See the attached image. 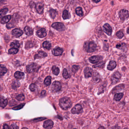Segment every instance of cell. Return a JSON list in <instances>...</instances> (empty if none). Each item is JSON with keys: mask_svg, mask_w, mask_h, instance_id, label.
Returning <instances> with one entry per match:
<instances>
[{"mask_svg": "<svg viewBox=\"0 0 129 129\" xmlns=\"http://www.w3.org/2000/svg\"><path fill=\"white\" fill-rule=\"evenodd\" d=\"M59 105L63 110H65L71 107L72 103L69 97H63L59 100Z\"/></svg>", "mask_w": 129, "mask_h": 129, "instance_id": "6da1fadb", "label": "cell"}, {"mask_svg": "<svg viewBox=\"0 0 129 129\" xmlns=\"http://www.w3.org/2000/svg\"><path fill=\"white\" fill-rule=\"evenodd\" d=\"M96 44L92 41L86 42L83 46L84 50L88 53L94 52L96 51Z\"/></svg>", "mask_w": 129, "mask_h": 129, "instance_id": "7a4b0ae2", "label": "cell"}, {"mask_svg": "<svg viewBox=\"0 0 129 129\" xmlns=\"http://www.w3.org/2000/svg\"><path fill=\"white\" fill-rule=\"evenodd\" d=\"M61 88L62 86L60 83L58 81H55L52 83L51 88L52 91L53 93H55L60 91Z\"/></svg>", "mask_w": 129, "mask_h": 129, "instance_id": "3957f363", "label": "cell"}, {"mask_svg": "<svg viewBox=\"0 0 129 129\" xmlns=\"http://www.w3.org/2000/svg\"><path fill=\"white\" fill-rule=\"evenodd\" d=\"M121 76L118 71H116L113 73L111 77V80L112 83L113 84H116L118 83L120 80Z\"/></svg>", "mask_w": 129, "mask_h": 129, "instance_id": "277c9868", "label": "cell"}, {"mask_svg": "<svg viewBox=\"0 0 129 129\" xmlns=\"http://www.w3.org/2000/svg\"><path fill=\"white\" fill-rule=\"evenodd\" d=\"M71 112L73 114H80L83 112V108L80 104H76L73 108Z\"/></svg>", "mask_w": 129, "mask_h": 129, "instance_id": "5b68a950", "label": "cell"}, {"mask_svg": "<svg viewBox=\"0 0 129 129\" xmlns=\"http://www.w3.org/2000/svg\"><path fill=\"white\" fill-rule=\"evenodd\" d=\"M52 27L58 31L62 32L65 30L64 24L60 22H55L52 25Z\"/></svg>", "mask_w": 129, "mask_h": 129, "instance_id": "8992f818", "label": "cell"}, {"mask_svg": "<svg viewBox=\"0 0 129 129\" xmlns=\"http://www.w3.org/2000/svg\"><path fill=\"white\" fill-rule=\"evenodd\" d=\"M119 16L122 20L124 21L128 18L129 17L128 11L125 9H123L120 11Z\"/></svg>", "mask_w": 129, "mask_h": 129, "instance_id": "52a82bcc", "label": "cell"}, {"mask_svg": "<svg viewBox=\"0 0 129 129\" xmlns=\"http://www.w3.org/2000/svg\"><path fill=\"white\" fill-rule=\"evenodd\" d=\"M38 68L37 65L34 63L28 65L26 67V69L28 73H32L36 71Z\"/></svg>", "mask_w": 129, "mask_h": 129, "instance_id": "ba28073f", "label": "cell"}, {"mask_svg": "<svg viewBox=\"0 0 129 129\" xmlns=\"http://www.w3.org/2000/svg\"><path fill=\"white\" fill-rule=\"evenodd\" d=\"M63 49L59 47H57L53 49L52 51L53 54L56 56L61 55L63 54Z\"/></svg>", "mask_w": 129, "mask_h": 129, "instance_id": "9c48e42d", "label": "cell"}, {"mask_svg": "<svg viewBox=\"0 0 129 129\" xmlns=\"http://www.w3.org/2000/svg\"><path fill=\"white\" fill-rule=\"evenodd\" d=\"M84 72L86 78H90L93 75V70L91 68L87 67L84 70Z\"/></svg>", "mask_w": 129, "mask_h": 129, "instance_id": "30bf717a", "label": "cell"}, {"mask_svg": "<svg viewBox=\"0 0 129 129\" xmlns=\"http://www.w3.org/2000/svg\"><path fill=\"white\" fill-rule=\"evenodd\" d=\"M104 31L108 35L110 36L111 35L112 32V30L111 27H110V26L108 24H105L103 26Z\"/></svg>", "mask_w": 129, "mask_h": 129, "instance_id": "8fae6325", "label": "cell"}, {"mask_svg": "<svg viewBox=\"0 0 129 129\" xmlns=\"http://www.w3.org/2000/svg\"><path fill=\"white\" fill-rule=\"evenodd\" d=\"M102 59L101 56H94L91 57L89 58V62L92 64H95L99 62L100 60Z\"/></svg>", "mask_w": 129, "mask_h": 129, "instance_id": "7c38bea8", "label": "cell"}, {"mask_svg": "<svg viewBox=\"0 0 129 129\" xmlns=\"http://www.w3.org/2000/svg\"><path fill=\"white\" fill-rule=\"evenodd\" d=\"M36 11L38 13L42 14L43 13L44 8V4L42 2H38L36 4Z\"/></svg>", "mask_w": 129, "mask_h": 129, "instance_id": "4fadbf2b", "label": "cell"}, {"mask_svg": "<svg viewBox=\"0 0 129 129\" xmlns=\"http://www.w3.org/2000/svg\"><path fill=\"white\" fill-rule=\"evenodd\" d=\"M23 33V31L21 30L18 28L14 29L13 30L12 32L13 35L16 38L19 37L21 36L22 35Z\"/></svg>", "mask_w": 129, "mask_h": 129, "instance_id": "5bb4252c", "label": "cell"}, {"mask_svg": "<svg viewBox=\"0 0 129 129\" xmlns=\"http://www.w3.org/2000/svg\"><path fill=\"white\" fill-rule=\"evenodd\" d=\"M37 34L39 37L40 38H43L46 36L47 33L45 28H42L37 31Z\"/></svg>", "mask_w": 129, "mask_h": 129, "instance_id": "9a60e30c", "label": "cell"}, {"mask_svg": "<svg viewBox=\"0 0 129 129\" xmlns=\"http://www.w3.org/2000/svg\"><path fill=\"white\" fill-rule=\"evenodd\" d=\"M53 125V122L51 120H49L44 122L43 124V127L44 128L51 129L52 128Z\"/></svg>", "mask_w": 129, "mask_h": 129, "instance_id": "2e32d148", "label": "cell"}, {"mask_svg": "<svg viewBox=\"0 0 129 129\" xmlns=\"http://www.w3.org/2000/svg\"><path fill=\"white\" fill-rule=\"evenodd\" d=\"M117 65V64L116 61H110L109 63V64L107 66V69L110 71H112L116 68Z\"/></svg>", "mask_w": 129, "mask_h": 129, "instance_id": "e0dca14e", "label": "cell"}, {"mask_svg": "<svg viewBox=\"0 0 129 129\" xmlns=\"http://www.w3.org/2000/svg\"><path fill=\"white\" fill-rule=\"evenodd\" d=\"M47 56V53L41 51L39 52L37 54H36L35 56V59L41 58H43Z\"/></svg>", "mask_w": 129, "mask_h": 129, "instance_id": "ac0fdd59", "label": "cell"}, {"mask_svg": "<svg viewBox=\"0 0 129 129\" xmlns=\"http://www.w3.org/2000/svg\"><path fill=\"white\" fill-rule=\"evenodd\" d=\"M8 104V101L3 97H0V106L2 108H5Z\"/></svg>", "mask_w": 129, "mask_h": 129, "instance_id": "d6986e66", "label": "cell"}, {"mask_svg": "<svg viewBox=\"0 0 129 129\" xmlns=\"http://www.w3.org/2000/svg\"><path fill=\"white\" fill-rule=\"evenodd\" d=\"M24 32L26 35L28 36H30L33 34V30L32 28L28 26H26L24 29Z\"/></svg>", "mask_w": 129, "mask_h": 129, "instance_id": "ffe728a7", "label": "cell"}, {"mask_svg": "<svg viewBox=\"0 0 129 129\" xmlns=\"http://www.w3.org/2000/svg\"><path fill=\"white\" fill-rule=\"evenodd\" d=\"M11 18L12 17L10 15H8V16H4L1 19L0 22L2 24H6L10 21V20L11 19Z\"/></svg>", "mask_w": 129, "mask_h": 129, "instance_id": "44dd1931", "label": "cell"}, {"mask_svg": "<svg viewBox=\"0 0 129 129\" xmlns=\"http://www.w3.org/2000/svg\"><path fill=\"white\" fill-rule=\"evenodd\" d=\"M14 77L17 79H21L24 78V73L22 72L19 71H17L16 72L14 73Z\"/></svg>", "mask_w": 129, "mask_h": 129, "instance_id": "7402d4cb", "label": "cell"}, {"mask_svg": "<svg viewBox=\"0 0 129 129\" xmlns=\"http://www.w3.org/2000/svg\"><path fill=\"white\" fill-rule=\"evenodd\" d=\"M7 72V69L3 65H0V76H3Z\"/></svg>", "mask_w": 129, "mask_h": 129, "instance_id": "603a6c76", "label": "cell"}, {"mask_svg": "<svg viewBox=\"0 0 129 129\" xmlns=\"http://www.w3.org/2000/svg\"><path fill=\"white\" fill-rule=\"evenodd\" d=\"M62 17L64 20L69 19L71 18V15L67 10H65L64 12H63Z\"/></svg>", "mask_w": 129, "mask_h": 129, "instance_id": "cb8c5ba5", "label": "cell"}, {"mask_svg": "<svg viewBox=\"0 0 129 129\" xmlns=\"http://www.w3.org/2000/svg\"><path fill=\"white\" fill-rule=\"evenodd\" d=\"M49 14L52 18L54 19L57 15L58 13L56 10L51 9L49 11Z\"/></svg>", "mask_w": 129, "mask_h": 129, "instance_id": "d4e9b609", "label": "cell"}, {"mask_svg": "<svg viewBox=\"0 0 129 129\" xmlns=\"http://www.w3.org/2000/svg\"><path fill=\"white\" fill-rule=\"evenodd\" d=\"M123 93H117V94H116L114 97V100H115V101H117V102L120 101V100L123 97Z\"/></svg>", "mask_w": 129, "mask_h": 129, "instance_id": "484cf974", "label": "cell"}, {"mask_svg": "<svg viewBox=\"0 0 129 129\" xmlns=\"http://www.w3.org/2000/svg\"><path fill=\"white\" fill-rule=\"evenodd\" d=\"M43 47L44 49L49 50L52 48V45L51 43L48 41L44 42L43 44Z\"/></svg>", "mask_w": 129, "mask_h": 129, "instance_id": "4316f807", "label": "cell"}, {"mask_svg": "<svg viewBox=\"0 0 129 129\" xmlns=\"http://www.w3.org/2000/svg\"><path fill=\"white\" fill-rule=\"evenodd\" d=\"M100 76L99 73L97 72V71H95L93 73V80L94 81L98 82L100 80Z\"/></svg>", "mask_w": 129, "mask_h": 129, "instance_id": "83f0119b", "label": "cell"}, {"mask_svg": "<svg viewBox=\"0 0 129 129\" xmlns=\"http://www.w3.org/2000/svg\"><path fill=\"white\" fill-rule=\"evenodd\" d=\"M52 71L53 73L55 75H58L59 73V68L55 65H53L52 67Z\"/></svg>", "mask_w": 129, "mask_h": 129, "instance_id": "f1b7e54d", "label": "cell"}, {"mask_svg": "<svg viewBox=\"0 0 129 129\" xmlns=\"http://www.w3.org/2000/svg\"><path fill=\"white\" fill-rule=\"evenodd\" d=\"M20 44L19 42L17 41H14L13 42L10 44V47L12 48L18 49L19 47Z\"/></svg>", "mask_w": 129, "mask_h": 129, "instance_id": "f546056e", "label": "cell"}, {"mask_svg": "<svg viewBox=\"0 0 129 129\" xmlns=\"http://www.w3.org/2000/svg\"><path fill=\"white\" fill-rule=\"evenodd\" d=\"M76 14L78 16L80 17L83 16V13L82 11V9L81 7H78L76 8L75 10Z\"/></svg>", "mask_w": 129, "mask_h": 129, "instance_id": "4dcf8cb0", "label": "cell"}, {"mask_svg": "<svg viewBox=\"0 0 129 129\" xmlns=\"http://www.w3.org/2000/svg\"><path fill=\"white\" fill-rule=\"evenodd\" d=\"M52 78L51 76L47 77L44 81V84L47 86H49L51 82Z\"/></svg>", "mask_w": 129, "mask_h": 129, "instance_id": "1f68e13d", "label": "cell"}, {"mask_svg": "<svg viewBox=\"0 0 129 129\" xmlns=\"http://www.w3.org/2000/svg\"><path fill=\"white\" fill-rule=\"evenodd\" d=\"M8 10L7 8L2 9L0 11V18H2L6 15L8 12Z\"/></svg>", "mask_w": 129, "mask_h": 129, "instance_id": "d6a6232c", "label": "cell"}, {"mask_svg": "<svg viewBox=\"0 0 129 129\" xmlns=\"http://www.w3.org/2000/svg\"><path fill=\"white\" fill-rule=\"evenodd\" d=\"M63 77L64 78L67 79L71 77V75L68 73V71L66 69H64L63 73Z\"/></svg>", "mask_w": 129, "mask_h": 129, "instance_id": "836d02e7", "label": "cell"}, {"mask_svg": "<svg viewBox=\"0 0 129 129\" xmlns=\"http://www.w3.org/2000/svg\"><path fill=\"white\" fill-rule=\"evenodd\" d=\"M18 52V49L13 48L9 50L8 53L10 54H16Z\"/></svg>", "mask_w": 129, "mask_h": 129, "instance_id": "e575fe53", "label": "cell"}, {"mask_svg": "<svg viewBox=\"0 0 129 129\" xmlns=\"http://www.w3.org/2000/svg\"><path fill=\"white\" fill-rule=\"evenodd\" d=\"M16 98L19 101H22L24 100L25 98L24 95L21 94L19 95L18 96H17Z\"/></svg>", "mask_w": 129, "mask_h": 129, "instance_id": "d590c367", "label": "cell"}, {"mask_svg": "<svg viewBox=\"0 0 129 129\" xmlns=\"http://www.w3.org/2000/svg\"><path fill=\"white\" fill-rule=\"evenodd\" d=\"M79 68H80V67H79L78 65H73L72 67V71L74 73H75L77 72V71L78 70Z\"/></svg>", "mask_w": 129, "mask_h": 129, "instance_id": "8d00e7d4", "label": "cell"}, {"mask_svg": "<svg viewBox=\"0 0 129 129\" xmlns=\"http://www.w3.org/2000/svg\"><path fill=\"white\" fill-rule=\"evenodd\" d=\"M104 63L103 61H101L100 63H98V64L96 65L93 66V67L94 68H100V67H102V66H103L104 64Z\"/></svg>", "mask_w": 129, "mask_h": 129, "instance_id": "74e56055", "label": "cell"}, {"mask_svg": "<svg viewBox=\"0 0 129 129\" xmlns=\"http://www.w3.org/2000/svg\"><path fill=\"white\" fill-rule=\"evenodd\" d=\"M116 36L119 39H121L124 36L123 33L122 31H119L118 32L116 33Z\"/></svg>", "mask_w": 129, "mask_h": 129, "instance_id": "f35d334b", "label": "cell"}, {"mask_svg": "<svg viewBox=\"0 0 129 129\" xmlns=\"http://www.w3.org/2000/svg\"><path fill=\"white\" fill-rule=\"evenodd\" d=\"M25 104V103H23L20 104V105H18V106L13 108V110H20V109H22L24 106Z\"/></svg>", "mask_w": 129, "mask_h": 129, "instance_id": "ab89813d", "label": "cell"}, {"mask_svg": "<svg viewBox=\"0 0 129 129\" xmlns=\"http://www.w3.org/2000/svg\"><path fill=\"white\" fill-rule=\"evenodd\" d=\"M36 87L35 84H32L30 86L29 88L31 91H34L36 89Z\"/></svg>", "mask_w": 129, "mask_h": 129, "instance_id": "60d3db41", "label": "cell"}, {"mask_svg": "<svg viewBox=\"0 0 129 129\" xmlns=\"http://www.w3.org/2000/svg\"><path fill=\"white\" fill-rule=\"evenodd\" d=\"M125 45L123 43L118 44L116 45V47L118 49H122L123 48L124 46Z\"/></svg>", "mask_w": 129, "mask_h": 129, "instance_id": "b9f144b4", "label": "cell"}, {"mask_svg": "<svg viewBox=\"0 0 129 129\" xmlns=\"http://www.w3.org/2000/svg\"><path fill=\"white\" fill-rule=\"evenodd\" d=\"M14 27V26H13V24H11V23H8L6 26V27H7V28H8V29L12 28L13 27Z\"/></svg>", "mask_w": 129, "mask_h": 129, "instance_id": "7bdbcfd3", "label": "cell"}, {"mask_svg": "<svg viewBox=\"0 0 129 129\" xmlns=\"http://www.w3.org/2000/svg\"><path fill=\"white\" fill-rule=\"evenodd\" d=\"M10 128H14V129H18L19 128L15 124H13V125H11V127H10Z\"/></svg>", "mask_w": 129, "mask_h": 129, "instance_id": "ee69618b", "label": "cell"}, {"mask_svg": "<svg viewBox=\"0 0 129 129\" xmlns=\"http://www.w3.org/2000/svg\"><path fill=\"white\" fill-rule=\"evenodd\" d=\"M46 92L45 90H43L42 92L41 93V95L42 96H45V94H46Z\"/></svg>", "mask_w": 129, "mask_h": 129, "instance_id": "f6af8a7d", "label": "cell"}, {"mask_svg": "<svg viewBox=\"0 0 129 129\" xmlns=\"http://www.w3.org/2000/svg\"><path fill=\"white\" fill-rule=\"evenodd\" d=\"M3 128L5 129H9V127L8 125H6V124H4L3 125Z\"/></svg>", "mask_w": 129, "mask_h": 129, "instance_id": "bcb514c9", "label": "cell"}, {"mask_svg": "<svg viewBox=\"0 0 129 129\" xmlns=\"http://www.w3.org/2000/svg\"><path fill=\"white\" fill-rule=\"evenodd\" d=\"M92 1L95 3H98L100 1V0H92Z\"/></svg>", "mask_w": 129, "mask_h": 129, "instance_id": "7dc6e473", "label": "cell"}]
</instances>
